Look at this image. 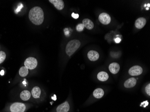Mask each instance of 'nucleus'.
Returning a JSON list of instances; mask_svg holds the SVG:
<instances>
[{"instance_id": "obj_9", "label": "nucleus", "mask_w": 150, "mask_h": 112, "mask_svg": "<svg viewBox=\"0 0 150 112\" xmlns=\"http://www.w3.org/2000/svg\"><path fill=\"white\" fill-rule=\"evenodd\" d=\"M137 83V79L134 77H131L125 80L124 83V86L126 88H131L134 87Z\"/></svg>"}, {"instance_id": "obj_13", "label": "nucleus", "mask_w": 150, "mask_h": 112, "mask_svg": "<svg viewBox=\"0 0 150 112\" xmlns=\"http://www.w3.org/2000/svg\"><path fill=\"white\" fill-rule=\"evenodd\" d=\"M49 1L54 5L57 10H63L64 7V3L62 0H50Z\"/></svg>"}, {"instance_id": "obj_1", "label": "nucleus", "mask_w": 150, "mask_h": 112, "mask_svg": "<svg viewBox=\"0 0 150 112\" xmlns=\"http://www.w3.org/2000/svg\"><path fill=\"white\" fill-rule=\"evenodd\" d=\"M33 106V104H31L16 102L7 104L0 112H27Z\"/></svg>"}, {"instance_id": "obj_26", "label": "nucleus", "mask_w": 150, "mask_h": 112, "mask_svg": "<svg viewBox=\"0 0 150 112\" xmlns=\"http://www.w3.org/2000/svg\"><path fill=\"white\" fill-rule=\"evenodd\" d=\"M4 74H5V72H4V70H1V72H0V75H1V76L4 75Z\"/></svg>"}, {"instance_id": "obj_16", "label": "nucleus", "mask_w": 150, "mask_h": 112, "mask_svg": "<svg viewBox=\"0 0 150 112\" xmlns=\"http://www.w3.org/2000/svg\"><path fill=\"white\" fill-rule=\"evenodd\" d=\"M146 23V19L144 18H140L136 21L135 25L138 29H141L144 27Z\"/></svg>"}, {"instance_id": "obj_23", "label": "nucleus", "mask_w": 150, "mask_h": 112, "mask_svg": "<svg viewBox=\"0 0 150 112\" xmlns=\"http://www.w3.org/2000/svg\"><path fill=\"white\" fill-rule=\"evenodd\" d=\"M121 41V39L120 38L117 37L115 39V41L116 43H119Z\"/></svg>"}, {"instance_id": "obj_21", "label": "nucleus", "mask_w": 150, "mask_h": 112, "mask_svg": "<svg viewBox=\"0 0 150 112\" xmlns=\"http://www.w3.org/2000/svg\"><path fill=\"white\" fill-rule=\"evenodd\" d=\"M84 25L82 23H80V24H78L76 26V29L78 32H81L84 30Z\"/></svg>"}, {"instance_id": "obj_4", "label": "nucleus", "mask_w": 150, "mask_h": 112, "mask_svg": "<svg viewBox=\"0 0 150 112\" xmlns=\"http://www.w3.org/2000/svg\"><path fill=\"white\" fill-rule=\"evenodd\" d=\"M81 45L80 41L76 39L71 40L66 47V52L67 55L71 56L79 49Z\"/></svg>"}, {"instance_id": "obj_14", "label": "nucleus", "mask_w": 150, "mask_h": 112, "mask_svg": "<svg viewBox=\"0 0 150 112\" xmlns=\"http://www.w3.org/2000/svg\"><path fill=\"white\" fill-rule=\"evenodd\" d=\"M88 58L91 61H96L99 58V55L96 51L91 50L88 53Z\"/></svg>"}, {"instance_id": "obj_15", "label": "nucleus", "mask_w": 150, "mask_h": 112, "mask_svg": "<svg viewBox=\"0 0 150 112\" xmlns=\"http://www.w3.org/2000/svg\"><path fill=\"white\" fill-rule=\"evenodd\" d=\"M97 79L101 82H105L109 79V75L108 73L105 71H100L97 74Z\"/></svg>"}, {"instance_id": "obj_24", "label": "nucleus", "mask_w": 150, "mask_h": 112, "mask_svg": "<svg viewBox=\"0 0 150 112\" xmlns=\"http://www.w3.org/2000/svg\"><path fill=\"white\" fill-rule=\"evenodd\" d=\"M22 83L23 85L25 87H26L27 86V81H26V80H23V81L22 82Z\"/></svg>"}, {"instance_id": "obj_25", "label": "nucleus", "mask_w": 150, "mask_h": 112, "mask_svg": "<svg viewBox=\"0 0 150 112\" xmlns=\"http://www.w3.org/2000/svg\"><path fill=\"white\" fill-rule=\"evenodd\" d=\"M64 32L66 36H67V35H69V31H68V29H65L64 30Z\"/></svg>"}, {"instance_id": "obj_20", "label": "nucleus", "mask_w": 150, "mask_h": 112, "mask_svg": "<svg viewBox=\"0 0 150 112\" xmlns=\"http://www.w3.org/2000/svg\"><path fill=\"white\" fill-rule=\"evenodd\" d=\"M145 92L146 95H148L149 97L150 96V84L148 83L146 85V86L145 87Z\"/></svg>"}, {"instance_id": "obj_2", "label": "nucleus", "mask_w": 150, "mask_h": 112, "mask_svg": "<svg viewBox=\"0 0 150 112\" xmlns=\"http://www.w3.org/2000/svg\"><path fill=\"white\" fill-rule=\"evenodd\" d=\"M28 15L31 22L35 25H40L43 22L44 19L43 11L40 7H34L31 9Z\"/></svg>"}, {"instance_id": "obj_11", "label": "nucleus", "mask_w": 150, "mask_h": 112, "mask_svg": "<svg viewBox=\"0 0 150 112\" xmlns=\"http://www.w3.org/2000/svg\"><path fill=\"white\" fill-rule=\"evenodd\" d=\"M104 95V91L101 88H97L94 90L93 92V99H100L102 98Z\"/></svg>"}, {"instance_id": "obj_12", "label": "nucleus", "mask_w": 150, "mask_h": 112, "mask_svg": "<svg viewBox=\"0 0 150 112\" xmlns=\"http://www.w3.org/2000/svg\"><path fill=\"white\" fill-rule=\"evenodd\" d=\"M109 70L112 74L115 75L117 74L120 70L119 64L116 62H113L109 66Z\"/></svg>"}, {"instance_id": "obj_22", "label": "nucleus", "mask_w": 150, "mask_h": 112, "mask_svg": "<svg viewBox=\"0 0 150 112\" xmlns=\"http://www.w3.org/2000/svg\"><path fill=\"white\" fill-rule=\"evenodd\" d=\"M71 16H72V18H75V19H77V18H79V15L78 14H76V13H73L71 14Z\"/></svg>"}, {"instance_id": "obj_17", "label": "nucleus", "mask_w": 150, "mask_h": 112, "mask_svg": "<svg viewBox=\"0 0 150 112\" xmlns=\"http://www.w3.org/2000/svg\"><path fill=\"white\" fill-rule=\"evenodd\" d=\"M82 24L84 25L85 27L88 30H91L94 27V24L93 23L90 19L86 18L84 19L82 21Z\"/></svg>"}, {"instance_id": "obj_6", "label": "nucleus", "mask_w": 150, "mask_h": 112, "mask_svg": "<svg viewBox=\"0 0 150 112\" xmlns=\"http://www.w3.org/2000/svg\"><path fill=\"white\" fill-rule=\"evenodd\" d=\"M24 66L28 70H35L38 66V62L37 59L33 57H29L25 60Z\"/></svg>"}, {"instance_id": "obj_8", "label": "nucleus", "mask_w": 150, "mask_h": 112, "mask_svg": "<svg viewBox=\"0 0 150 112\" xmlns=\"http://www.w3.org/2000/svg\"><path fill=\"white\" fill-rule=\"evenodd\" d=\"M98 18L101 23L104 25H108L109 24L111 21V18L110 16L108 15V13H101L99 15Z\"/></svg>"}, {"instance_id": "obj_7", "label": "nucleus", "mask_w": 150, "mask_h": 112, "mask_svg": "<svg viewBox=\"0 0 150 112\" xmlns=\"http://www.w3.org/2000/svg\"><path fill=\"white\" fill-rule=\"evenodd\" d=\"M143 73V69L141 66H134L129 70V74L132 76H138Z\"/></svg>"}, {"instance_id": "obj_18", "label": "nucleus", "mask_w": 150, "mask_h": 112, "mask_svg": "<svg viewBox=\"0 0 150 112\" xmlns=\"http://www.w3.org/2000/svg\"><path fill=\"white\" fill-rule=\"evenodd\" d=\"M18 74L21 77L24 78L28 75V74H29V70L25 66H22L19 69Z\"/></svg>"}, {"instance_id": "obj_10", "label": "nucleus", "mask_w": 150, "mask_h": 112, "mask_svg": "<svg viewBox=\"0 0 150 112\" xmlns=\"http://www.w3.org/2000/svg\"><path fill=\"white\" fill-rule=\"evenodd\" d=\"M32 98L31 92L29 90H24L22 91L20 94V98L23 101H28Z\"/></svg>"}, {"instance_id": "obj_5", "label": "nucleus", "mask_w": 150, "mask_h": 112, "mask_svg": "<svg viewBox=\"0 0 150 112\" xmlns=\"http://www.w3.org/2000/svg\"><path fill=\"white\" fill-rule=\"evenodd\" d=\"M31 93L32 98L36 101V102L39 103L43 101L44 95L39 87H34L31 90Z\"/></svg>"}, {"instance_id": "obj_3", "label": "nucleus", "mask_w": 150, "mask_h": 112, "mask_svg": "<svg viewBox=\"0 0 150 112\" xmlns=\"http://www.w3.org/2000/svg\"><path fill=\"white\" fill-rule=\"evenodd\" d=\"M50 112H73L72 103L69 100H66L52 109Z\"/></svg>"}, {"instance_id": "obj_19", "label": "nucleus", "mask_w": 150, "mask_h": 112, "mask_svg": "<svg viewBox=\"0 0 150 112\" xmlns=\"http://www.w3.org/2000/svg\"><path fill=\"white\" fill-rule=\"evenodd\" d=\"M6 58V54L3 51H0V64L4 62Z\"/></svg>"}]
</instances>
